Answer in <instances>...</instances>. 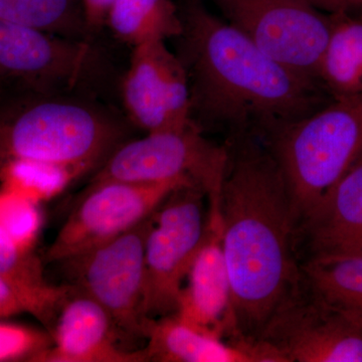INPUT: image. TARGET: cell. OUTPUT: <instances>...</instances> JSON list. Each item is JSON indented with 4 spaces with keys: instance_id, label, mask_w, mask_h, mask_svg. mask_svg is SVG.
Masks as SVG:
<instances>
[{
    "instance_id": "1",
    "label": "cell",
    "mask_w": 362,
    "mask_h": 362,
    "mask_svg": "<svg viewBox=\"0 0 362 362\" xmlns=\"http://www.w3.org/2000/svg\"><path fill=\"white\" fill-rule=\"evenodd\" d=\"M180 13L175 54L187 76L190 117L204 132L266 143L325 106L317 81L272 59L202 0H185Z\"/></svg>"
},
{
    "instance_id": "2",
    "label": "cell",
    "mask_w": 362,
    "mask_h": 362,
    "mask_svg": "<svg viewBox=\"0 0 362 362\" xmlns=\"http://www.w3.org/2000/svg\"><path fill=\"white\" fill-rule=\"evenodd\" d=\"M230 150L221 195V246L235 325L259 339L269 319L301 275L291 197L265 143L226 141Z\"/></svg>"
},
{
    "instance_id": "3",
    "label": "cell",
    "mask_w": 362,
    "mask_h": 362,
    "mask_svg": "<svg viewBox=\"0 0 362 362\" xmlns=\"http://www.w3.org/2000/svg\"><path fill=\"white\" fill-rule=\"evenodd\" d=\"M13 90H0V170L13 162H32L78 176L116 149L120 127L95 107Z\"/></svg>"
},
{
    "instance_id": "4",
    "label": "cell",
    "mask_w": 362,
    "mask_h": 362,
    "mask_svg": "<svg viewBox=\"0 0 362 362\" xmlns=\"http://www.w3.org/2000/svg\"><path fill=\"white\" fill-rule=\"evenodd\" d=\"M291 197L296 225L362 153V93L332 100L265 143Z\"/></svg>"
},
{
    "instance_id": "5",
    "label": "cell",
    "mask_w": 362,
    "mask_h": 362,
    "mask_svg": "<svg viewBox=\"0 0 362 362\" xmlns=\"http://www.w3.org/2000/svg\"><path fill=\"white\" fill-rule=\"evenodd\" d=\"M228 159V144L207 139L192 120L185 127L149 132L141 139L121 145L105 160L92 183L159 182L188 177L206 192L209 211L220 213Z\"/></svg>"
},
{
    "instance_id": "6",
    "label": "cell",
    "mask_w": 362,
    "mask_h": 362,
    "mask_svg": "<svg viewBox=\"0 0 362 362\" xmlns=\"http://www.w3.org/2000/svg\"><path fill=\"white\" fill-rule=\"evenodd\" d=\"M206 194L197 185L175 190L154 211L145 246L144 312L173 315L182 283L209 237Z\"/></svg>"
},
{
    "instance_id": "7",
    "label": "cell",
    "mask_w": 362,
    "mask_h": 362,
    "mask_svg": "<svg viewBox=\"0 0 362 362\" xmlns=\"http://www.w3.org/2000/svg\"><path fill=\"white\" fill-rule=\"evenodd\" d=\"M154 214V213H153ZM153 214L127 232L66 259L74 287L108 312L119 333L144 338L145 246Z\"/></svg>"
},
{
    "instance_id": "8",
    "label": "cell",
    "mask_w": 362,
    "mask_h": 362,
    "mask_svg": "<svg viewBox=\"0 0 362 362\" xmlns=\"http://www.w3.org/2000/svg\"><path fill=\"white\" fill-rule=\"evenodd\" d=\"M226 23L272 59L317 81L329 14L308 0H211Z\"/></svg>"
},
{
    "instance_id": "9",
    "label": "cell",
    "mask_w": 362,
    "mask_h": 362,
    "mask_svg": "<svg viewBox=\"0 0 362 362\" xmlns=\"http://www.w3.org/2000/svg\"><path fill=\"white\" fill-rule=\"evenodd\" d=\"M189 185L197 183L188 177L90 183L45 252V259L61 263L118 237L151 216L175 190Z\"/></svg>"
},
{
    "instance_id": "10",
    "label": "cell",
    "mask_w": 362,
    "mask_h": 362,
    "mask_svg": "<svg viewBox=\"0 0 362 362\" xmlns=\"http://www.w3.org/2000/svg\"><path fill=\"white\" fill-rule=\"evenodd\" d=\"M259 339L288 362H362V326L328 304L302 271Z\"/></svg>"
},
{
    "instance_id": "11",
    "label": "cell",
    "mask_w": 362,
    "mask_h": 362,
    "mask_svg": "<svg viewBox=\"0 0 362 362\" xmlns=\"http://www.w3.org/2000/svg\"><path fill=\"white\" fill-rule=\"evenodd\" d=\"M96 59L86 42L0 21V88L49 94L78 84Z\"/></svg>"
},
{
    "instance_id": "12",
    "label": "cell",
    "mask_w": 362,
    "mask_h": 362,
    "mask_svg": "<svg viewBox=\"0 0 362 362\" xmlns=\"http://www.w3.org/2000/svg\"><path fill=\"white\" fill-rule=\"evenodd\" d=\"M122 96L133 122L148 133L178 129L192 120L187 73L163 40L134 47Z\"/></svg>"
},
{
    "instance_id": "13",
    "label": "cell",
    "mask_w": 362,
    "mask_h": 362,
    "mask_svg": "<svg viewBox=\"0 0 362 362\" xmlns=\"http://www.w3.org/2000/svg\"><path fill=\"white\" fill-rule=\"evenodd\" d=\"M209 237L188 272L173 315L190 327L220 338L240 337L232 306L230 276L221 246V221L209 216Z\"/></svg>"
},
{
    "instance_id": "14",
    "label": "cell",
    "mask_w": 362,
    "mask_h": 362,
    "mask_svg": "<svg viewBox=\"0 0 362 362\" xmlns=\"http://www.w3.org/2000/svg\"><path fill=\"white\" fill-rule=\"evenodd\" d=\"M73 291L62 306L52 330V346L35 361L47 362H146L144 349L126 351L117 345L121 335L108 312L94 299Z\"/></svg>"
},
{
    "instance_id": "15",
    "label": "cell",
    "mask_w": 362,
    "mask_h": 362,
    "mask_svg": "<svg viewBox=\"0 0 362 362\" xmlns=\"http://www.w3.org/2000/svg\"><path fill=\"white\" fill-rule=\"evenodd\" d=\"M298 246H303L306 259L362 255V153L300 221Z\"/></svg>"
},
{
    "instance_id": "16",
    "label": "cell",
    "mask_w": 362,
    "mask_h": 362,
    "mask_svg": "<svg viewBox=\"0 0 362 362\" xmlns=\"http://www.w3.org/2000/svg\"><path fill=\"white\" fill-rule=\"evenodd\" d=\"M144 338L149 361L288 362L275 347L263 340L240 337L225 341L190 327L173 314L150 318Z\"/></svg>"
},
{
    "instance_id": "17",
    "label": "cell",
    "mask_w": 362,
    "mask_h": 362,
    "mask_svg": "<svg viewBox=\"0 0 362 362\" xmlns=\"http://www.w3.org/2000/svg\"><path fill=\"white\" fill-rule=\"evenodd\" d=\"M329 14L330 32L317 80L332 100L362 93V14Z\"/></svg>"
},
{
    "instance_id": "18",
    "label": "cell",
    "mask_w": 362,
    "mask_h": 362,
    "mask_svg": "<svg viewBox=\"0 0 362 362\" xmlns=\"http://www.w3.org/2000/svg\"><path fill=\"white\" fill-rule=\"evenodd\" d=\"M0 275L6 278L30 305V314L52 332L62 306L73 286H54L45 280L40 261L30 247L18 245L0 228Z\"/></svg>"
},
{
    "instance_id": "19",
    "label": "cell",
    "mask_w": 362,
    "mask_h": 362,
    "mask_svg": "<svg viewBox=\"0 0 362 362\" xmlns=\"http://www.w3.org/2000/svg\"><path fill=\"white\" fill-rule=\"evenodd\" d=\"M300 268L328 304L362 326V255L305 259Z\"/></svg>"
},
{
    "instance_id": "20",
    "label": "cell",
    "mask_w": 362,
    "mask_h": 362,
    "mask_svg": "<svg viewBox=\"0 0 362 362\" xmlns=\"http://www.w3.org/2000/svg\"><path fill=\"white\" fill-rule=\"evenodd\" d=\"M106 23L116 37L133 47L175 40L182 30L180 7L171 0H115Z\"/></svg>"
},
{
    "instance_id": "21",
    "label": "cell",
    "mask_w": 362,
    "mask_h": 362,
    "mask_svg": "<svg viewBox=\"0 0 362 362\" xmlns=\"http://www.w3.org/2000/svg\"><path fill=\"white\" fill-rule=\"evenodd\" d=\"M0 21L68 37L86 26L81 0H0Z\"/></svg>"
},
{
    "instance_id": "22",
    "label": "cell",
    "mask_w": 362,
    "mask_h": 362,
    "mask_svg": "<svg viewBox=\"0 0 362 362\" xmlns=\"http://www.w3.org/2000/svg\"><path fill=\"white\" fill-rule=\"evenodd\" d=\"M7 189L13 190L37 202L56 197L77 177L68 169L32 162H13L0 170Z\"/></svg>"
},
{
    "instance_id": "23",
    "label": "cell",
    "mask_w": 362,
    "mask_h": 362,
    "mask_svg": "<svg viewBox=\"0 0 362 362\" xmlns=\"http://www.w3.org/2000/svg\"><path fill=\"white\" fill-rule=\"evenodd\" d=\"M40 226L37 202L11 189L0 194V228L11 239L21 246L30 247Z\"/></svg>"
},
{
    "instance_id": "24",
    "label": "cell",
    "mask_w": 362,
    "mask_h": 362,
    "mask_svg": "<svg viewBox=\"0 0 362 362\" xmlns=\"http://www.w3.org/2000/svg\"><path fill=\"white\" fill-rule=\"evenodd\" d=\"M51 345L49 337L39 332L20 326L0 324V361L20 358L32 352L33 358L35 359Z\"/></svg>"
},
{
    "instance_id": "25",
    "label": "cell",
    "mask_w": 362,
    "mask_h": 362,
    "mask_svg": "<svg viewBox=\"0 0 362 362\" xmlns=\"http://www.w3.org/2000/svg\"><path fill=\"white\" fill-rule=\"evenodd\" d=\"M21 312L30 313V305L25 297L0 275V318L16 315Z\"/></svg>"
},
{
    "instance_id": "26",
    "label": "cell",
    "mask_w": 362,
    "mask_h": 362,
    "mask_svg": "<svg viewBox=\"0 0 362 362\" xmlns=\"http://www.w3.org/2000/svg\"><path fill=\"white\" fill-rule=\"evenodd\" d=\"M114 1L115 0H81L86 26L97 30L103 25Z\"/></svg>"
},
{
    "instance_id": "27",
    "label": "cell",
    "mask_w": 362,
    "mask_h": 362,
    "mask_svg": "<svg viewBox=\"0 0 362 362\" xmlns=\"http://www.w3.org/2000/svg\"><path fill=\"white\" fill-rule=\"evenodd\" d=\"M314 6L328 13L362 14V0H308Z\"/></svg>"
}]
</instances>
